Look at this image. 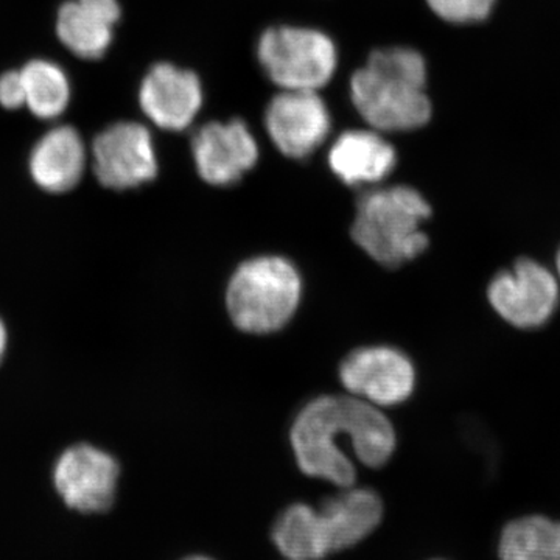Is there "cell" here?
Listing matches in <instances>:
<instances>
[{
    "mask_svg": "<svg viewBox=\"0 0 560 560\" xmlns=\"http://www.w3.org/2000/svg\"><path fill=\"white\" fill-rule=\"evenodd\" d=\"M350 101L366 127L386 136L420 130L431 119L429 69L419 50L378 47L350 75Z\"/></svg>",
    "mask_w": 560,
    "mask_h": 560,
    "instance_id": "2",
    "label": "cell"
},
{
    "mask_svg": "<svg viewBox=\"0 0 560 560\" xmlns=\"http://www.w3.org/2000/svg\"><path fill=\"white\" fill-rule=\"evenodd\" d=\"M318 511L330 555L366 539L383 517L381 497L374 490L353 489L352 486L324 501Z\"/></svg>",
    "mask_w": 560,
    "mask_h": 560,
    "instance_id": "16",
    "label": "cell"
},
{
    "mask_svg": "<svg viewBox=\"0 0 560 560\" xmlns=\"http://www.w3.org/2000/svg\"><path fill=\"white\" fill-rule=\"evenodd\" d=\"M184 560H212V559L202 558V556H194V558H187V559H184Z\"/></svg>",
    "mask_w": 560,
    "mask_h": 560,
    "instance_id": "24",
    "label": "cell"
},
{
    "mask_svg": "<svg viewBox=\"0 0 560 560\" xmlns=\"http://www.w3.org/2000/svg\"><path fill=\"white\" fill-rule=\"evenodd\" d=\"M434 560H442V559H434Z\"/></svg>",
    "mask_w": 560,
    "mask_h": 560,
    "instance_id": "25",
    "label": "cell"
},
{
    "mask_svg": "<svg viewBox=\"0 0 560 560\" xmlns=\"http://www.w3.org/2000/svg\"><path fill=\"white\" fill-rule=\"evenodd\" d=\"M54 478L61 499L72 510L105 512L116 499L119 466L108 453L79 445L61 456Z\"/></svg>",
    "mask_w": 560,
    "mask_h": 560,
    "instance_id": "13",
    "label": "cell"
},
{
    "mask_svg": "<svg viewBox=\"0 0 560 560\" xmlns=\"http://www.w3.org/2000/svg\"><path fill=\"white\" fill-rule=\"evenodd\" d=\"M272 540L290 560H319L330 555L319 511L304 503L282 512L272 529Z\"/></svg>",
    "mask_w": 560,
    "mask_h": 560,
    "instance_id": "18",
    "label": "cell"
},
{
    "mask_svg": "<svg viewBox=\"0 0 560 560\" xmlns=\"http://www.w3.org/2000/svg\"><path fill=\"white\" fill-rule=\"evenodd\" d=\"M264 127L282 156L305 161L331 138L329 106L320 91L280 90L265 108Z\"/></svg>",
    "mask_w": 560,
    "mask_h": 560,
    "instance_id": "9",
    "label": "cell"
},
{
    "mask_svg": "<svg viewBox=\"0 0 560 560\" xmlns=\"http://www.w3.org/2000/svg\"><path fill=\"white\" fill-rule=\"evenodd\" d=\"M21 75L25 88V106L32 116L40 120L60 117L70 103L68 73L55 61L35 58L22 66Z\"/></svg>",
    "mask_w": 560,
    "mask_h": 560,
    "instance_id": "19",
    "label": "cell"
},
{
    "mask_svg": "<svg viewBox=\"0 0 560 560\" xmlns=\"http://www.w3.org/2000/svg\"><path fill=\"white\" fill-rule=\"evenodd\" d=\"M353 440V455L371 469L385 466L396 451V431L378 407L355 396H323L298 415L291 429V447L307 477L346 489L357 470L338 441Z\"/></svg>",
    "mask_w": 560,
    "mask_h": 560,
    "instance_id": "1",
    "label": "cell"
},
{
    "mask_svg": "<svg viewBox=\"0 0 560 560\" xmlns=\"http://www.w3.org/2000/svg\"><path fill=\"white\" fill-rule=\"evenodd\" d=\"M92 171L106 189L136 190L160 178L153 128L147 121L113 120L92 140Z\"/></svg>",
    "mask_w": 560,
    "mask_h": 560,
    "instance_id": "7",
    "label": "cell"
},
{
    "mask_svg": "<svg viewBox=\"0 0 560 560\" xmlns=\"http://www.w3.org/2000/svg\"><path fill=\"white\" fill-rule=\"evenodd\" d=\"M257 60L276 90L323 91L334 79L338 51L318 28L278 24L261 33Z\"/></svg>",
    "mask_w": 560,
    "mask_h": 560,
    "instance_id": "5",
    "label": "cell"
},
{
    "mask_svg": "<svg viewBox=\"0 0 560 560\" xmlns=\"http://www.w3.org/2000/svg\"><path fill=\"white\" fill-rule=\"evenodd\" d=\"M488 301L504 323L518 330H539L560 307V280L555 270L521 257L490 279Z\"/></svg>",
    "mask_w": 560,
    "mask_h": 560,
    "instance_id": "6",
    "label": "cell"
},
{
    "mask_svg": "<svg viewBox=\"0 0 560 560\" xmlns=\"http://www.w3.org/2000/svg\"><path fill=\"white\" fill-rule=\"evenodd\" d=\"M0 106L7 110L25 106V88L20 69H10L0 73Z\"/></svg>",
    "mask_w": 560,
    "mask_h": 560,
    "instance_id": "21",
    "label": "cell"
},
{
    "mask_svg": "<svg viewBox=\"0 0 560 560\" xmlns=\"http://www.w3.org/2000/svg\"><path fill=\"white\" fill-rule=\"evenodd\" d=\"M187 131L195 171L210 187L237 186L259 162V142L246 121L238 117L195 124Z\"/></svg>",
    "mask_w": 560,
    "mask_h": 560,
    "instance_id": "8",
    "label": "cell"
},
{
    "mask_svg": "<svg viewBox=\"0 0 560 560\" xmlns=\"http://www.w3.org/2000/svg\"><path fill=\"white\" fill-rule=\"evenodd\" d=\"M300 271L278 256L256 257L242 264L228 287L232 323L246 334L267 335L285 327L301 302Z\"/></svg>",
    "mask_w": 560,
    "mask_h": 560,
    "instance_id": "4",
    "label": "cell"
},
{
    "mask_svg": "<svg viewBox=\"0 0 560 560\" xmlns=\"http://www.w3.org/2000/svg\"><path fill=\"white\" fill-rule=\"evenodd\" d=\"M438 20L455 27H470L488 20L495 0H425Z\"/></svg>",
    "mask_w": 560,
    "mask_h": 560,
    "instance_id": "20",
    "label": "cell"
},
{
    "mask_svg": "<svg viewBox=\"0 0 560 560\" xmlns=\"http://www.w3.org/2000/svg\"><path fill=\"white\" fill-rule=\"evenodd\" d=\"M431 215L429 198L418 187L383 183L355 190L350 235L383 267L399 268L429 248L423 226Z\"/></svg>",
    "mask_w": 560,
    "mask_h": 560,
    "instance_id": "3",
    "label": "cell"
},
{
    "mask_svg": "<svg viewBox=\"0 0 560 560\" xmlns=\"http://www.w3.org/2000/svg\"><path fill=\"white\" fill-rule=\"evenodd\" d=\"M327 165L352 190L386 183L397 167L393 140L370 127L349 128L326 142Z\"/></svg>",
    "mask_w": 560,
    "mask_h": 560,
    "instance_id": "12",
    "label": "cell"
},
{
    "mask_svg": "<svg viewBox=\"0 0 560 560\" xmlns=\"http://www.w3.org/2000/svg\"><path fill=\"white\" fill-rule=\"evenodd\" d=\"M86 160V147L79 130L60 125L40 136L33 147L28 168L40 189L62 194L80 183Z\"/></svg>",
    "mask_w": 560,
    "mask_h": 560,
    "instance_id": "15",
    "label": "cell"
},
{
    "mask_svg": "<svg viewBox=\"0 0 560 560\" xmlns=\"http://www.w3.org/2000/svg\"><path fill=\"white\" fill-rule=\"evenodd\" d=\"M340 381L350 396L374 407H394L411 396L416 371L400 350L375 346L350 353L341 363Z\"/></svg>",
    "mask_w": 560,
    "mask_h": 560,
    "instance_id": "11",
    "label": "cell"
},
{
    "mask_svg": "<svg viewBox=\"0 0 560 560\" xmlns=\"http://www.w3.org/2000/svg\"><path fill=\"white\" fill-rule=\"evenodd\" d=\"M121 20L120 0H66L55 16V35L81 60H102L113 50Z\"/></svg>",
    "mask_w": 560,
    "mask_h": 560,
    "instance_id": "14",
    "label": "cell"
},
{
    "mask_svg": "<svg viewBox=\"0 0 560 560\" xmlns=\"http://www.w3.org/2000/svg\"><path fill=\"white\" fill-rule=\"evenodd\" d=\"M202 101L205 92L198 73L172 61L153 62L138 88L140 114L154 130H189L200 114Z\"/></svg>",
    "mask_w": 560,
    "mask_h": 560,
    "instance_id": "10",
    "label": "cell"
},
{
    "mask_svg": "<svg viewBox=\"0 0 560 560\" xmlns=\"http://www.w3.org/2000/svg\"><path fill=\"white\" fill-rule=\"evenodd\" d=\"M555 272H556V275H558V278L560 280V246H559L558 250H556Z\"/></svg>",
    "mask_w": 560,
    "mask_h": 560,
    "instance_id": "23",
    "label": "cell"
},
{
    "mask_svg": "<svg viewBox=\"0 0 560 560\" xmlns=\"http://www.w3.org/2000/svg\"><path fill=\"white\" fill-rule=\"evenodd\" d=\"M500 560H560V521L528 514L503 526L499 539Z\"/></svg>",
    "mask_w": 560,
    "mask_h": 560,
    "instance_id": "17",
    "label": "cell"
},
{
    "mask_svg": "<svg viewBox=\"0 0 560 560\" xmlns=\"http://www.w3.org/2000/svg\"><path fill=\"white\" fill-rule=\"evenodd\" d=\"M7 346V331L3 327L2 320H0V360H2L3 352H5Z\"/></svg>",
    "mask_w": 560,
    "mask_h": 560,
    "instance_id": "22",
    "label": "cell"
}]
</instances>
